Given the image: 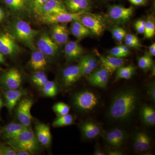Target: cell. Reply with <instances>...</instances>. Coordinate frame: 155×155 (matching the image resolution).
Here are the masks:
<instances>
[{
  "instance_id": "obj_21",
  "label": "cell",
  "mask_w": 155,
  "mask_h": 155,
  "mask_svg": "<svg viewBox=\"0 0 155 155\" xmlns=\"http://www.w3.org/2000/svg\"><path fill=\"white\" fill-rule=\"evenodd\" d=\"M28 128L23 126L21 123L11 122L3 127L1 130L4 139L7 141L17 137L25 128Z\"/></svg>"
},
{
  "instance_id": "obj_15",
  "label": "cell",
  "mask_w": 155,
  "mask_h": 155,
  "mask_svg": "<svg viewBox=\"0 0 155 155\" xmlns=\"http://www.w3.org/2000/svg\"><path fill=\"white\" fill-rule=\"evenodd\" d=\"M81 70L78 64L67 67L62 72L63 84L66 87L72 86L82 77Z\"/></svg>"
},
{
  "instance_id": "obj_27",
  "label": "cell",
  "mask_w": 155,
  "mask_h": 155,
  "mask_svg": "<svg viewBox=\"0 0 155 155\" xmlns=\"http://www.w3.org/2000/svg\"><path fill=\"white\" fill-rule=\"evenodd\" d=\"M135 70V67L132 65L122 66L116 70V78L118 79H129L134 74Z\"/></svg>"
},
{
  "instance_id": "obj_48",
  "label": "cell",
  "mask_w": 155,
  "mask_h": 155,
  "mask_svg": "<svg viewBox=\"0 0 155 155\" xmlns=\"http://www.w3.org/2000/svg\"><path fill=\"white\" fill-rule=\"evenodd\" d=\"M125 39L128 40L133 41H139L138 38L135 35L132 34H127L125 35Z\"/></svg>"
},
{
  "instance_id": "obj_57",
  "label": "cell",
  "mask_w": 155,
  "mask_h": 155,
  "mask_svg": "<svg viewBox=\"0 0 155 155\" xmlns=\"http://www.w3.org/2000/svg\"><path fill=\"white\" fill-rule=\"evenodd\" d=\"M0 63H1V64H2V62H1V61H0Z\"/></svg>"
},
{
  "instance_id": "obj_41",
  "label": "cell",
  "mask_w": 155,
  "mask_h": 155,
  "mask_svg": "<svg viewBox=\"0 0 155 155\" xmlns=\"http://www.w3.org/2000/svg\"><path fill=\"white\" fill-rule=\"evenodd\" d=\"M146 21L143 20H139L136 22L135 27L139 33H144Z\"/></svg>"
},
{
  "instance_id": "obj_12",
  "label": "cell",
  "mask_w": 155,
  "mask_h": 155,
  "mask_svg": "<svg viewBox=\"0 0 155 155\" xmlns=\"http://www.w3.org/2000/svg\"><path fill=\"white\" fill-rule=\"evenodd\" d=\"M103 136L109 145L117 148L124 144L127 137V134L125 130L116 128L106 131Z\"/></svg>"
},
{
  "instance_id": "obj_5",
  "label": "cell",
  "mask_w": 155,
  "mask_h": 155,
  "mask_svg": "<svg viewBox=\"0 0 155 155\" xmlns=\"http://www.w3.org/2000/svg\"><path fill=\"white\" fill-rule=\"evenodd\" d=\"M86 27L91 33L100 36L105 29V19L102 15L84 12L78 20Z\"/></svg>"
},
{
  "instance_id": "obj_34",
  "label": "cell",
  "mask_w": 155,
  "mask_h": 155,
  "mask_svg": "<svg viewBox=\"0 0 155 155\" xmlns=\"http://www.w3.org/2000/svg\"><path fill=\"white\" fill-rule=\"evenodd\" d=\"M52 109L57 115L60 116L69 114L70 108L65 103L59 102L53 106Z\"/></svg>"
},
{
  "instance_id": "obj_13",
  "label": "cell",
  "mask_w": 155,
  "mask_h": 155,
  "mask_svg": "<svg viewBox=\"0 0 155 155\" xmlns=\"http://www.w3.org/2000/svg\"><path fill=\"white\" fill-rule=\"evenodd\" d=\"M62 0H48L35 12L39 17L49 14L67 12Z\"/></svg>"
},
{
  "instance_id": "obj_40",
  "label": "cell",
  "mask_w": 155,
  "mask_h": 155,
  "mask_svg": "<svg viewBox=\"0 0 155 155\" xmlns=\"http://www.w3.org/2000/svg\"><path fill=\"white\" fill-rule=\"evenodd\" d=\"M71 27L76 28L78 30L82 31H86V32H91H91L85 26H84L82 23H81L78 20H75V21L72 22Z\"/></svg>"
},
{
  "instance_id": "obj_43",
  "label": "cell",
  "mask_w": 155,
  "mask_h": 155,
  "mask_svg": "<svg viewBox=\"0 0 155 155\" xmlns=\"http://www.w3.org/2000/svg\"><path fill=\"white\" fill-rule=\"evenodd\" d=\"M117 148L112 147V148L106 150L105 154L109 155H123V153Z\"/></svg>"
},
{
  "instance_id": "obj_58",
  "label": "cell",
  "mask_w": 155,
  "mask_h": 155,
  "mask_svg": "<svg viewBox=\"0 0 155 155\" xmlns=\"http://www.w3.org/2000/svg\"><path fill=\"white\" fill-rule=\"evenodd\" d=\"M0 134H1V131H0Z\"/></svg>"
},
{
  "instance_id": "obj_35",
  "label": "cell",
  "mask_w": 155,
  "mask_h": 155,
  "mask_svg": "<svg viewBox=\"0 0 155 155\" xmlns=\"http://www.w3.org/2000/svg\"><path fill=\"white\" fill-rule=\"evenodd\" d=\"M81 58L93 70L96 69L97 67L98 66V62L93 56L85 55Z\"/></svg>"
},
{
  "instance_id": "obj_29",
  "label": "cell",
  "mask_w": 155,
  "mask_h": 155,
  "mask_svg": "<svg viewBox=\"0 0 155 155\" xmlns=\"http://www.w3.org/2000/svg\"><path fill=\"white\" fill-rule=\"evenodd\" d=\"M41 87L43 93L47 97H52L55 96L58 93L57 84L53 81H48Z\"/></svg>"
},
{
  "instance_id": "obj_28",
  "label": "cell",
  "mask_w": 155,
  "mask_h": 155,
  "mask_svg": "<svg viewBox=\"0 0 155 155\" xmlns=\"http://www.w3.org/2000/svg\"><path fill=\"white\" fill-rule=\"evenodd\" d=\"M7 7L14 12H21L26 8V0H4Z\"/></svg>"
},
{
  "instance_id": "obj_46",
  "label": "cell",
  "mask_w": 155,
  "mask_h": 155,
  "mask_svg": "<svg viewBox=\"0 0 155 155\" xmlns=\"http://www.w3.org/2000/svg\"><path fill=\"white\" fill-rule=\"evenodd\" d=\"M128 1L135 5L141 6L145 4L147 0H128Z\"/></svg>"
},
{
  "instance_id": "obj_20",
  "label": "cell",
  "mask_w": 155,
  "mask_h": 155,
  "mask_svg": "<svg viewBox=\"0 0 155 155\" xmlns=\"http://www.w3.org/2000/svg\"><path fill=\"white\" fill-rule=\"evenodd\" d=\"M66 60L68 62L76 61L83 53V50L80 45L74 41L67 42L64 48Z\"/></svg>"
},
{
  "instance_id": "obj_22",
  "label": "cell",
  "mask_w": 155,
  "mask_h": 155,
  "mask_svg": "<svg viewBox=\"0 0 155 155\" xmlns=\"http://www.w3.org/2000/svg\"><path fill=\"white\" fill-rule=\"evenodd\" d=\"M151 140L147 134L138 132L136 134L134 139V147L139 152L147 151L151 147Z\"/></svg>"
},
{
  "instance_id": "obj_17",
  "label": "cell",
  "mask_w": 155,
  "mask_h": 155,
  "mask_svg": "<svg viewBox=\"0 0 155 155\" xmlns=\"http://www.w3.org/2000/svg\"><path fill=\"white\" fill-rule=\"evenodd\" d=\"M64 2L69 13L87 12L91 8V0H64Z\"/></svg>"
},
{
  "instance_id": "obj_50",
  "label": "cell",
  "mask_w": 155,
  "mask_h": 155,
  "mask_svg": "<svg viewBox=\"0 0 155 155\" xmlns=\"http://www.w3.org/2000/svg\"><path fill=\"white\" fill-rule=\"evenodd\" d=\"M126 35V31H125L124 29H123V30L122 31V32H121V33H120V34L118 35V36L117 37V38H116V40L119 42L122 41V40L125 38Z\"/></svg>"
},
{
  "instance_id": "obj_56",
  "label": "cell",
  "mask_w": 155,
  "mask_h": 155,
  "mask_svg": "<svg viewBox=\"0 0 155 155\" xmlns=\"http://www.w3.org/2000/svg\"><path fill=\"white\" fill-rule=\"evenodd\" d=\"M3 69H2V68H0V71H2Z\"/></svg>"
},
{
  "instance_id": "obj_8",
  "label": "cell",
  "mask_w": 155,
  "mask_h": 155,
  "mask_svg": "<svg viewBox=\"0 0 155 155\" xmlns=\"http://www.w3.org/2000/svg\"><path fill=\"white\" fill-rule=\"evenodd\" d=\"M32 100L25 98L19 102L16 109V114L19 122L23 126L28 128L30 127L31 117V109L33 105Z\"/></svg>"
},
{
  "instance_id": "obj_2",
  "label": "cell",
  "mask_w": 155,
  "mask_h": 155,
  "mask_svg": "<svg viewBox=\"0 0 155 155\" xmlns=\"http://www.w3.org/2000/svg\"><path fill=\"white\" fill-rule=\"evenodd\" d=\"M9 30V33L16 41L24 44L31 49H35L34 40L39 31L33 29L27 22L22 19H17L11 24Z\"/></svg>"
},
{
  "instance_id": "obj_49",
  "label": "cell",
  "mask_w": 155,
  "mask_h": 155,
  "mask_svg": "<svg viewBox=\"0 0 155 155\" xmlns=\"http://www.w3.org/2000/svg\"><path fill=\"white\" fill-rule=\"evenodd\" d=\"M119 47L120 48V49L122 50L123 52L125 53L126 55L127 56L129 55V53H130V51H129V49H128L127 46L121 45L119 46Z\"/></svg>"
},
{
  "instance_id": "obj_18",
  "label": "cell",
  "mask_w": 155,
  "mask_h": 155,
  "mask_svg": "<svg viewBox=\"0 0 155 155\" xmlns=\"http://www.w3.org/2000/svg\"><path fill=\"white\" fill-rule=\"evenodd\" d=\"M51 38L58 45L67 43L69 38V31L67 27L62 24H53Z\"/></svg>"
},
{
  "instance_id": "obj_52",
  "label": "cell",
  "mask_w": 155,
  "mask_h": 155,
  "mask_svg": "<svg viewBox=\"0 0 155 155\" xmlns=\"http://www.w3.org/2000/svg\"><path fill=\"white\" fill-rule=\"evenodd\" d=\"M16 155H29L30 153L25 151H16Z\"/></svg>"
},
{
  "instance_id": "obj_14",
  "label": "cell",
  "mask_w": 155,
  "mask_h": 155,
  "mask_svg": "<svg viewBox=\"0 0 155 155\" xmlns=\"http://www.w3.org/2000/svg\"><path fill=\"white\" fill-rule=\"evenodd\" d=\"M109 73L104 67L97 69L87 76V81L94 86L105 88L109 81Z\"/></svg>"
},
{
  "instance_id": "obj_26",
  "label": "cell",
  "mask_w": 155,
  "mask_h": 155,
  "mask_svg": "<svg viewBox=\"0 0 155 155\" xmlns=\"http://www.w3.org/2000/svg\"><path fill=\"white\" fill-rule=\"evenodd\" d=\"M141 116L143 121L146 125L150 126H155L154 108L150 106H143L141 109Z\"/></svg>"
},
{
  "instance_id": "obj_42",
  "label": "cell",
  "mask_w": 155,
  "mask_h": 155,
  "mask_svg": "<svg viewBox=\"0 0 155 155\" xmlns=\"http://www.w3.org/2000/svg\"><path fill=\"white\" fill-rule=\"evenodd\" d=\"M0 148L2 151L3 155H16L15 150L13 149L11 147L1 145Z\"/></svg>"
},
{
  "instance_id": "obj_31",
  "label": "cell",
  "mask_w": 155,
  "mask_h": 155,
  "mask_svg": "<svg viewBox=\"0 0 155 155\" xmlns=\"http://www.w3.org/2000/svg\"><path fill=\"white\" fill-rule=\"evenodd\" d=\"M137 61L140 68L144 70L151 69L153 65L152 58L148 54H146L139 58Z\"/></svg>"
},
{
  "instance_id": "obj_11",
  "label": "cell",
  "mask_w": 155,
  "mask_h": 155,
  "mask_svg": "<svg viewBox=\"0 0 155 155\" xmlns=\"http://www.w3.org/2000/svg\"><path fill=\"white\" fill-rule=\"evenodd\" d=\"M58 45L47 33L42 34L37 41L38 49L49 57H54L57 54L59 49Z\"/></svg>"
},
{
  "instance_id": "obj_53",
  "label": "cell",
  "mask_w": 155,
  "mask_h": 155,
  "mask_svg": "<svg viewBox=\"0 0 155 155\" xmlns=\"http://www.w3.org/2000/svg\"><path fill=\"white\" fill-rule=\"evenodd\" d=\"M5 17V13L4 10L0 7V22L3 21Z\"/></svg>"
},
{
  "instance_id": "obj_51",
  "label": "cell",
  "mask_w": 155,
  "mask_h": 155,
  "mask_svg": "<svg viewBox=\"0 0 155 155\" xmlns=\"http://www.w3.org/2000/svg\"><path fill=\"white\" fill-rule=\"evenodd\" d=\"M150 55V56L154 57L155 56V43H154L151 45L149 48Z\"/></svg>"
},
{
  "instance_id": "obj_3",
  "label": "cell",
  "mask_w": 155,
  "mask_h": 155,
  "mask_svg": "<svg viewBox=\"0 0 155 155\" xmlns=\"http://www.w3.org/2000/svg\"><path fill=\"white\" fill-rule=\"evenodd\" d=\"M7 141L9 146L15 151H25L31 155L39 150V142L33 131L29 128H25L17 137Z\"/></svg>"
},
{
  "instance_id": "obj_39",
  "label": "cell",
  "mask_w": 155,
  "mask_h": 155,
  "mask_svg": "<svg viewBox=\"0 0 155 155\" xmlns=\"http://www.w3.org/2000/svg\"><path fill=\"white\" fill-rule=\"evenodd\" d=\"M155 82H152L149 84L147 87V93L149 98L153 102H155Z\"/></svg>"
},
{
  "instance_id": "obj_55",
  "label": "cell",
  "mask_w": 155,
  "mask_h": 155,
  "mask_svg": "<svg viewBox=\"0 0 155 155\" xmlns=\"http://www.w3.org/2000/svg\"><path fill=\"white\" fill-rule=\"evenodd\" d=\"M0 155H3L2 151V150H1V148H0Z\"/></svg>"
},
{
  "instance_id": "obj_6",
  "label": "cell",
  "mask_w": 155,
  "mask_h": 155,
  "mask_svg": "<svg viewBox=\"0 0 155 155\" xmlns=\"http://www.w3.org/2000/svg\"><path fill=\"white\" fill-rule=\"evenodd\" d=\"M22 83V75L16 68L8 69L0 75V85L7 89H18Z\"/></svg>"
},
{
  "instance_id": "obj_38",
  "label": "cell",
  "mask_w": 155,
  "mask_h": 155,
  "mask_svg": "<svg viewBox=\"0 0 155 155\" xmlns=\"http://www.w3.org/2000/svg\"><path fill=\"white\" fill-rule=\"evenodd\" d=\"M70 32L71 34L78 39H81L84 38V37L88 36L90 35L91 33V32H86V31H82L79 30H78L73 28V27H70Z\"/></svg>"
},
{
  "instance_id": "obj_37",
  "label": "cell",
  "mask_w": 155,
  "mask_h": 155,
  "mask_svg": "<svg viewBox=\"0 0 155 155\" xmlns=\"http://www.w3.org/2000/svg\"><path fill=\"white\" fill-rule=\"evenodd\" d=\"M109 54L111 57L116 58H123L127 57V55L120 49L119 46L113 48L110 50Z\"/></svg>"
},
{
  "instance_id": "obj_10",
  "label": "cell",
  "mask_w": 155,
  "mask_h": 155,
  "mask_svg": "<svg viewBox=\"0 0 155 155\" xmlns=\"http://www.w3.org/2000/svg\"><path fill=\"white\" fill-rule=\"evenodd\" d=\"M20 51L16 40L10 33H0V51L4 55H16Z\"/></svg>"
},
{
  "instance_id": "obj_33",
  "label": "cell",
  "mask_w": 155,
  "mask_h": 155,
  "mask_svg": "<svg viewBox=\"0 0 155 155\" xmlns=\"http://www.w3.org/2000/svg\"><path fill=\"white\" fill-rule=\"evenodd\" d=\"M155 32V24L153 19L150 17L146 21L145 26L144 36L146 38H151L154 35Z\"/></svg>"
},
{
  "instance_id": "obj_54",
  "label": "cell",
  "mask_w": 155,
  "mask_h": 155,
  "mask_svg": "<svg viewBox=\"0 0 155 155\" xmlns=\"http://www.w3.org/2000/svg\"><path fill=\"white\" fill-rule=\"evenodd\" d=\"M4 105H5V104L3 102V100L2 99L1 97H0V111H1V109L4 106ZM0 118H1V116H0Z\"/></svg>"
},
{
  "instance_id": "obj_25",
  "label": "cell",
  "mask_w": 155,
  "mask_h": 155,
  "mask_svg": "<svg viewBox=\"0 0 155 155\" xmlns=\"http://www.w3.org/2000/svg\"><path fill=\"white\" fill-rule=\"evenodd\" d=\"M33 51L29 62L31 67L37 71L44 70L47 65L46 56L38 49Z\"/></svg>"
},
{
  "instance_id": "obj_47",
  "label": "cell",
  "mask_w": 155,
  "mask_h": 155,
  "mask_svg": "<svg viewBox=\"0 0 155 155\" xmlns=\"http://www.w3.org/2000/svg\"><path fill=\"white\" fill-rule=\"evenodd\" d=\"M94 154L95 155H104L105 153L102 150L98 145L96 146Z\"/></svg>"
},
{
  "instance_id": "obj_4",
  "label": "cell",
  "mask_w": 155,
  "mask_h": 155,
  "mask_svg": "<svg viewBox=\"0 0 155 155\" xmlns=\"http://www.w3.org/2000/svg\"><path fill=\"white\" fill-rule=\"evenodd\" d=\"M73 102L78 110L88 112L96 107L99 101L98 97L94 93L85 90L76 94L73 97Z\"/></svg>"
},
{
  "instance_id": "obj_23",
  "label": "cell",
  "mask_w": 155,
  "mask_h": 155,
  "mask_svg": "<svg viewBox=\"0 0 155 155\" xmlns=\"http://www.w3.org/2000/svg\"><path fill=\"white\" fill-rule=\"evenodd\" d=\"M100 62L103 67L107 69L109 74H113L119 67L124 65V60L122 58H116L111 56L105 57L100 56Z\"/></svg>"
},
{
  "instance_id": "obj_45",
  "label": "cell",
  "mask_w": 155,
  "mask_h": 155,
  "mask_svg": "<svg viewBox=\"0 0 155 155\" xmlns=\"http://www.w3.org/2000/svg\"><path fill=\"white\" fill-rule=\"evenodd\" d=\"M123 28L121 27L116 26L112 29V35L114 39H116L118 35L120 34V33L123 30Z\"/></svg>"
},
{
  "instance_id": "obj_44",
  "label": "cell",
  "mask_w": 155,
  "mask_h": 155,
  "mask_svg": "<svg viewBox=\"0 0 155 155\" xmlns=\"http://www.w3.org/2000/svg\"><path fill=\"white\" fill-rule=\"evenodd\" d=\"M125 42L126 45L131 48H138L141 46L139 41H133L128 40L125 39Z\"/></svg>"
},
{
  "instance_id": "obj_24",
  "label": "cell",
  "mask_w": 155,
  "mask_h": 155,
  "mask_svg": "<svg viewBox=\"0 0 155 155\" xmlns=\"http://www.w3.org/2000/svg\"><path fill=\"white\" fill-rule=\"evenodd\" d=\"M37 138L39 143L45 147H48L51 142V134L50 127L43 123H38L35 126Z\"/></svg>"
},
{
  "instance_id": "obj_9",
  "label": "cell",
  "mask_w": 155,
  "mask_h": 155,
  "mask_svg": "<svg viewBox=\"0 0 155 155\" xmlns=\"http://www.w3.org/2000/svg\"><path fill=\"white\" fill-rule=\"evenodd\" d=\"M133 12V7L125 8L120 5H114L109 7L108 16L115 22L124 23L129 20Z\"/></svg>"
},
{
  "instance_id": "obj_16",
  "label": "cell",
  "mask_w": 155,
  "mask_h": 155,
  "mask_svg": "<svg viewBox=\"0 0 155 155\" xmlns=\"http://www.w3.org/2000/svg\"><path fill=\"white\" fill-rule=\"evenodd\" d=\"M5 98V105L9 113L12 114V111L21 97L25 94V91L18 89L11 90L5 88L3 91Z\"/></svg>"
},
{
  "instance_id": "obj_19",
  "label": "cell",
  "mask_w": 155,
  "mask_h": 155,
  "mask_svg": "<svg viewBox=\"0 0 155 155\" xmlns=\"http://www.w3.org/2000/svg\"><path fill=\"white\" fill-rule=\"evenodd\" d=\"M80 127L82 135L86 139H93L101 133V128L99 125L92 121L84 122Z\"/></svg>"
},
{
  "instance_id": "obj_30",
  "label": "cell",
  "mask_w": 155,
  "mask_h": 155,
  "mask_svg": "<svg viewBox=\"0 0 155 155\" xmlns=\"http://www.w3.org/2000/svg\"><path fill=\"white\" fill-rule=\"evenodd\" d=\"M74 122V119L70 114H67L59 116L53 122V126L54 127H61L72 125Z\"/></svg>"
},
{
  "instance_id": "obj_32",
  "label": "cell",
  "mask_w": 155,
  "mask_h": 155,
  "mask_svg": "<svg viewBox=\"0 0 155 155\" xmlns=\"http://www.w3.org/2000/svg\"><path fill=\"white\" fill-rule=\"evenodd\" d=\"M31 81L36 86L42 87L48 80L45 72L42 71H37L32 75Z\"/></svg>"
},
{
  "instance_id": "obj_7",
  "label": "cell",
  "mask_w": 155,
  "mask_h": 155,
  "mask_svg": "<svg viewBox=\"0 0 155 155\" xmlns=\"http://www.w3.org/2000/svg\"><path fill=\"white\" fill-rule=\"evenodd\" d=\"M84 12L71 13L67 12L51 14L40 16L39 19L41 22L45 24H62L79 20L80 16Z\"/></svg>"
},
{
  "instance_id": "obj_1",
  "label": "cell",
  "mask_w": 155,
  "mask_h": 155,
  "mask_svg": "<svg viewBox=\"0 0 155 155\" xmlns=\"http://www.w3.org/2000/svg\"><path fill=\"white\" fill-rule=\"evenodd\" d=\"M138 101V94L135 89L128 88L122 90L113 97L108 110V116L114 121H126L133 115Z\"/></svg>"
},
{
  "instance_id": "obj_36",
  "label": "cell",
  "mask_w": 155,
  "mask_h": 155,
  "mask_svg": "<svg viewBox=\"0 0 155 155\" xmlns=\"http://www.w3.org/2000/svg\"><path fill=\"white\" fill-rule=\"evenodd\" d=\"M48 0H30L29 6L35 13Z\"/></svg>"
}]
</instances>
